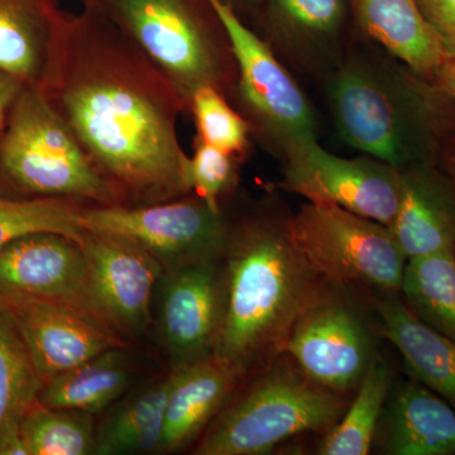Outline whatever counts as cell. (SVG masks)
I'll return each mask as SVG.
<instances>
[{"label": "cell", "instance_id": "7", "mask_svg": "<svg viewBox=\"0 0 455 455\" xmlns=\"http://www.w3.org/2000/svg\"><path fill=\"white\" fill-rule=\"evenodd\" d=\"M296 250L326 283L401 291L407 259L390 228L335 205L307 203L284 220Z\"/></svg>", "mask_w": 455, "mask_h": 455}, {"label": "cell", "instance_id": "12", "mask_svg": "<svg viewBox=\"0 0 455 455\" xmlns=\"http://www.w3.org/2000/svg\"><path fill=\"white\" fill-rule=\"evenodd\" d=\"M0 286L57 302L124 338L99 300L82 245L70 236L33 233L0 247Z\"/></svg>", "mask_w": 455, "mask_h": 455}, {"label": "cell", "instance_id": "5", "mask_svg": "<svg viewBox=\"0 0 455 455\" xmlns=\"http://www.w3.org/2000/svg\"><path fill=\"white\" fill-rule=\"evenodd\" d=\"M0 196L121 205L116 188L99 172L44 94L28 86L14 99L0 136Z\"/></svg>", "mask_w": 455, "mask_h": 455}, {"label": "cell", "instance_id": "29", "mask_svg": "<svg viewBox=\"0 0 455 455\" xmlns=\"http://www.w3.org/2000/svg\"><path fill=\"white\" fill-rule=\"evenodd\" d=\"M188 113L196 122L197 140L241 160L247 154L250 124L220 90L212 86L197 89L188 101Z\"/></svg>", "mask_w": 455, "mask_h": 455}, {"label": "cell", "instance_id": "10", "mask_svg": "<svg viewBox=\"0 0 455 455\" xmlns=\"http://www.w3.org/2000/svg\"><path fill=\"white\" fill-rule=\"evenodd\" d=\"M284 353L311 381L340 395L357 390L374 358L366 325L326 283L296 320Z\"/></svg>", "mask_w": 455, "mask_h": 455}, {"label": "cell", "instance_id": "25", "mask_svg": "<svg viewBox=\"0 0 455 455\" xmlns=\"http://www.w3.org/2000/svg\"><path fill=\"white\" fill-rule=\"evenodd\" d=\"M391 373L379 359L371 362L357 395L340 420L326 431L317 453L322 455H367L372 449L386 398L391 390Z\"/></svg>", "mask_w": 455, "mask_h": 455}, {"label": "cell", "instance_id": "34", "mask_svg": "<svg viewBox=\"0 0 455 455\" xmlns=\"http://www.w3.org/2000/svg\"><path fill=\"white\" fill-rule=\"evenodd\" d=\"M20 423L0 431V455H28Z\"/></svg>", "mask_w": 455, "mask_h": 455}, {"label": "cell", "instance_id": "19", "mask_svg": "<svg viewBox=\"0 0 455 455\" xmlns=\"http://www.w3.org/2000/svg\"><path fill=\"white\" fill-rule=\"evenodd\" d=\"M64 12L59 0H0V73L40 89Z\"/></svg>", "mask_w": 455, "mask_h": 455}, {"label": "cell", "instance_id": "13", "mask_svg": "<svg viewBox=\"0 0 455 455\" xmlns=\"http://www.w3.org/2000/svg\"><path fill=\"white\" fill-rule=\"evenodd\" d=\"M0 310L22 338L44 386L60 374L130 341L46 299L0 286Z\"/></svg>", "mask_w": 455, "mask_h": 455}, {"label": "cell", "instance_id": "36", "mask_svg": "<svg viewBox=\"0 0 455 455\" xmlns=\"http://www.w3.org/2000/svg\"><path fill=\"white\" fill-rule=\"evenodd\" d=\"M449 127H451V124H449ZM449 127L447 133H445L444 140H443L442 151H440V155L443 154V157H444L448 176L451 178L455 188V136H451Z\"/></svg>", "mask_w": 455, "mask_h": 455}, {"label": "cell", "instance_id": "23", "mask_svg": "<svg viewBox=\"0 0 455 455\" xmlns=\"http://www.w3.org/2000/svg\"><path fill=\"white\" fill-rule=\"evenodd\" d=\"M125 348H112L51 379L38 401L52 409L98 414L112 405L130 386L132 373Z\"/></svg>", "mask_w": 455, "mask_h": 455}, {"label": "cell", "instance_id": "15", "mask_svg": "<svg viewBox=\"0 0 455 455\" xmlns=\"http://www.w3.org/2000/svg\"><path fill=\"white\" fill-rule=\"evenodd\" d=\"M84 253L99 300L116 331L130 339L151 323V305L164 267L155 257L127 239L84 233Z\"/></svg>", "mask_w": 455, "mask_h": 455}, {"label": "cell", "instance_id": "37", "mask_svg": "<svg viewBox=\"0 0 455 455\" xmlns=\"http://www.w3.org/2000/svg\"><path fill=\"white\" fill-rule=\"evenodd\" d=\"M224 2H227L228 4H230L232 5L233 8H236V4H238V3H242V4H245V5H250V4H254V3H257L259 2V0H224Z\"/></svg>", "mask_w": 455, "mask_h": 455}, {"label": "cell", "instance_id": "21", "mask_svg": "<svg viewBox=\"0 0 455 455\" xmlns=\"http://www.w3.org/2000/svg\"><path fill=\"white\" fill-rule=\"evenodd\" d=\"M382 333L403 355L406 372L455 409V343L421 322L394 295L377 304Z\"/></svg>", "mask_w": 455, "mask_h": 455}, {"label": "cell", "instance_id": "16", "mask_svg": "<svg viewBox=\"0 0 455 455\" xmlns=\"http://www.w3.org/2000/svg\"><path fill=\"white\" fill-rule=\"evenodd\" d=\"M390 229L407 260L455 251V188L435 163L400 170V199Z\"/></svg>", "mask_w": 455, "mask_h": 455}, {"label": "cell", "instance_id": "32", "mask_svg": "<svg viewBox=\"0 0 455 455\" xmlns=\"http://www.w3.org/2000/svg\"><path fill=\"white\" fill-rule=\"evenodd\" d=\"M449 55L455 56V0H416Z\"/></svg>", "mask_w": 455, "mask_h": 455}, {"label": "cell", "instance_id": "28", "mask_svg": "<svg viewBox=\"0 0 455 455\" xmlns=\"http://www.w3.org/2000/svg\"><path fill=\"white\" fill-rule=\"evenodd\" d=\"M42 388L26 344L0 310V431L22 421Z\"/></svg>", "mask_w": 455, "mask_h": 455}, {"label": "cell", "instance_id": "35", "mask_svg": "<svg viewBox=\"0 0 455 455\" xmlns=\"http://www.w3.org/2000/svg\"><path fill=\"white\" fill-rule=\"evenodd\" d=\"M431 84L455 104V56L443 62Z\"/></svg>", "mask_w": 455, "mask_h": 455}, {"label": "cell", "instance_id": "8", "mask_svg": "<svg viewBox=\"0 0 455 455\" xmlns=\"http://www.w3.org/2000/svg\"><path fill=\"white\" fill-rule=\"evenodd\" d=\"M80 221L86 232L139 245L164 271L221 259L230 228L223 211L196 194L149 205H88Z\"/></svg>", "mask_w": 455, "mask_h": 455}, {"label": "cell", "instance_id": "17", "mask_svg": "<svg viewBox=\"0 0 455 455\" xmlns=\"http://www.w3.org/2000/svg\"><path fill=\"white\" fill-rule=\"evenodd\" d=\"M172 370L161 453H175L199 438L242 381L212 355Z\"/></svg>", "mask_w": 455, "mask_h": 455}, {"label": "cell", "instance_id": "27", "mask_svg": "<svg viewBox=\"0 0 455 455\" xmlns=\"http://www.w3.org/2000/svg\"><path fill=\"white\" fill-rule=\"evenodd\" d=\"M92 205L66 197L17 199L0 196V247L33 233H59L82 242V212Z\"/></svg>", "mask_w": 455, "mask_h": 455}, {"label": "cell", "instance_id": "6", "mask_svg": "<svg viewBox=\"0 0 455 455\" xmlns=\"http://www.w3.org/2000/svg\"><path fill=\"white\" fill-rule=\"evenodd\" d=\"M274 362L238 398L224 405L194 454L263 455L304 433L329 431L349 403L287 362Z\"/></svg>", "mask_w": 455, "mask_h": 455}, {"label": "cell", "instance_id": "2", "mask_svg": "<svg viewBox=\"0 0 455 455\" xmlns=\"http://www.w3.org/2000/svg\"><path fill=\"white\" fill-rule=\"evenodd\" d=\"M221 278L212 355L241 379L283 355L296 320L325 283L296 250L284 221L265 217L230 224Z\"/></svg>", "mask_w": 455, "mask_h": 455}, {"label": "cell", "instance_id": "33", "mask_svg": "<svg viewBox=\"0 0 455 455\" xmlns=\"http://www.w3.org/2000/svg\"><path fill=\"white\" fill-rule=\"evenodd\" d=\"M23 86L25 85L16 77L0 73V136H2L3 130H4L9 109H11L14 99L20 94Z\"/></svg>", "mask_w": 455, "mask_h": 455}, {"label": "cell", "instance_id": "20", "mask_svg": "<svg viewBox=\"0 0 455 455\" xmlns=\"http://www.w3.org/2000/svg\"><path fill=\"white\" fill-rule=\"evenodd\" d=\"M359 25L410 71L433 83L449 53L416 0H353Z\"/></svg>", "mask_w": 455, "mask_h": 455}, {"label": "cell", "instance_id": "30", "mask_svg": "<svg viewBox=\"0 0 455 455\" xmlns=\"http://www.w3.org/2000/svg\"><path fill=\"white\" fill-rule=\"evenodd\" d=\"M239 163L241 158L196 140L194 154L188 156L187 166L188 193L221 211V200L235 188Z\"/></svg>", "mask_w": 455, "mask_h": 455}, {"label": "cell", "instance_id": "4", "mask_svg": "<svg viewBox=\"0 0 455 455\" xmlns=\"http://www.w3.org/2000/svg\"><path fill=\"white\" fill-rule=\"evenodd\" d=\"M106 18L179 90L188 106L194 92L212 86L235 92L236 65L226 29L209 0H82Z\"/></svg>", "mask_w": 455, "mask_h": 455}, {"label": "cell", "instance_id": "22", "mask_svg": "<svg viewBox=\"0 0 455 455\" xmlns=\"http://www.w3.org/2000/svg\"><path fill=\"white\" fill-rule=\"evenodd\" d=\"M173 370L119 403L99 424L95 454L161 453Z\"/></svg>", "mask_w": 455, "mask_h": 455}, {"label": "cell", "instance_id": "11", "mask_svg": "<svg viewBox=\"0 0 455 455\" xmlns=\"http://www.w3.org/2000/svg\"><path fill=\"white\" fill-rule=\"evenodd\" d=\"M284 190L390 228L400 199V170L370 156L339 157L316 140L284 149Z\"/></svg>", "mask_w": 455, "mask_h": 455}, {"label": "cell", "instance_id": "1", "mask_svg": "<svg viewBox=\"0 0 455 455\" xmlns=\"http://www.w3.org/2000/svg\"><path fill=\"white\" fill-rule=\"evenodd\" d=\"M121 205L188 196V155L178 134L188 106L118 28L90 9L64 12L38 89Z\"/></svg>", "mask_w": 455, "mask_h": 455}, {"label": "cell", "instance_id": "18", "mask_svg": "<svg viewBox=\"0 0 455 455\" xmlns=\"http://www.w3.org/2000/svg\"><path fill=\"white\" fill-rule=\"evenodd\" d=\"M383 420L387 454H455L453 407L415 379L398 386Z\"/></svg>", "mask_w": 455, "mask_h": 455}, {"label": "cell", "instance_id": "24", "mask_svg": "<svg viewBox=\"0 0 455 455\" xmlns=\"http://www.w3.org/2000/svg\"><path fill=\"white\" fill-rule=\"evenodd\" d=\"M400 292L421 322L455 343V251L407 260Z\"/></svg>", "mask_w": 455, "mask_h": 455}, {"label": "cell", "instance_id": "9", "mask_svg": "<svg viewBox=\"0 0 455 455\" xmlns=\"http://www.w3.org/2000/svg\"><path fill=\"white\" fill-rule=\"evenodd\" d=\"M232 47L236 65L235 94L251 132L284 149L316 140L309 100L267 44L224 0H209Z\"/></svg>", "mask_w": 455, "mask_h": 455}, {"label": "cell", "instance_id": "3", "mask_svg": "<svg viewBox=\"0 0 455 455\" xmlns=\"http://www.w3.org/2000/svg\"><path fill=\"white\" fill-rule=\"evenodd\" d=\"M341 140L397 170L435 163L451 122L449 98L412 73L352 62L329 86Z\"/></svg>", "mask_w": 455, "mask_h": 455}, {"label": "cell", "instance_id": "26", "mask_svg": "<svg viewBox=\"0 0 455 455\" xmlns=\"http://www.w3.org/2000/svg\"><path fill=\"white\" fill-rule=\"evenodd\" d=\"M92 419L90 412L52 409L36 401L20 423L28 455L95 454Z\"/></svg>", "mask_w": 455, "mask_h": 455}, {"label": "cell", "instance_id": "31", "mask_svg": "<svg viewBox=\"0 0 455 455\" xmlns=\"http://www.w3.org/2000/svg\"><path fill=\"white\" fill-rule=\"evenodd\" d=\"M269 7L293 28L313 35L337 31L344 16L343 0H269Z\"/></svg>", "mask_w": 455, "mask_h": 455}, {"label": "cell", "instance_id": "14", "mask_svg": "<svg viewBox=\"0 0 455 455\" xmlns=\"http://www.w3.org/2000/svg\"><path fill=\"white\" fill-rule=\"evenodd\" d=\"M156 295L158 331L172 367L212 355L223 305L221 259L164 271Z\"/></svg>", "mask_w": 455, "mask_h": 455}]
</instances>
